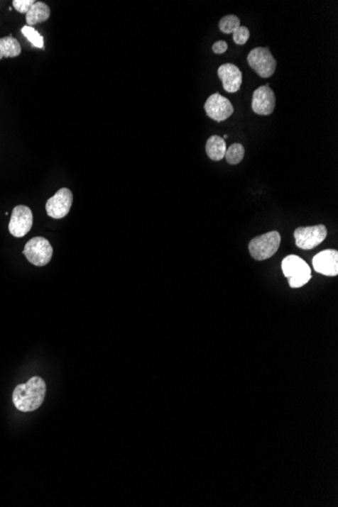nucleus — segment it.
<instances>
[{
	"instance_id": "nucleus-1",
	"label": "nucleus",
	"mask_w": 338,
	"mask_h": 507,
	"mask_svg": "<svg viewBox=\"0 0 338 507\" xmlns=\"http://www.w3.org/2000/svg\"><path fill=\"white\" fill-rule=\"evenodd\" d=\"M46 396V383L40 377H33L26 384L16 386L13 393L14 406L21 412H32L41 407Z\"/></svg>"
},
{
	"instance_id": "nucleus-2",
	"label": "nucleus",
	"mask_w": 338,
	"mask_h": 507,
	"mask_svg": "<svg viewBox=\"0 0 338 507\" xmlns=\"http://www.w3.org/2000/svg\"><path fill=\"white\" fill-rule=\"evenodd\" d=\"M282 269L291 288H301L311 279L310 267L297 255H289L284 258Z\"/></svg>"
},
{
	"instance_id": "nucleus-3",
	"label": "nucleus",
	"mask_w": 338,
	"mask_h": 507,
	"mask_svg": "<svg viewBox=\"0 0 338 507\" xmlns=\"http://www.w3.org/2000/svg\"><path fill=\"white\" fill-rule=\"evenodd\" d=\"M280 245V235L278 231H271L256 237L249 243V252L256 260L263 262L276 255Z\"/></svg>"
},
{
	"instance_id": "nucleus-4",
	"label": "nucleus",
	"mask_w": 338,
	"mask_h": 507,
	"mask_svg": "<svg viewBox=\"0 0 338 507\" xmlns=\"http://www.w3.org/2000/svg\"><path fill=\"white\" fill-rule=\"evenodd\" d=\"M247 62L261 78H268L275 74L277 60L271 55L268 47H256L249 52Z\"/></svg>"
},
{
	"instance_id": "nucleus-5",
	"label": "nucleus",
	"mask_w": 338,
	"mask_h": 507,
	"mask_svg": "<svg viewBox=\"0 0 338 507\" xmlns=\"http://www.w3.org/2000/svg\"><path fill=\"white\" fill-rule=\"evenodd\" d=\"M23 255L36 267H45L51 262L53 247L44 237H34L26 244Z\"/></svg>"
},
{
	"instance_id": "nucleus-6",
	"label": "nucleus",
	"mask_w": 338,
	"mask_h": 507,
	"mask_svg": "<svg viewBox=\"0 0 338 507\" xmlns=\"http://www.w3.org/2000/svg\"><path fill=\"white\" fill-rule=\"evenodd\" d=\"M326 236H327V229L322 224L311 227H299L294 232L296 245L304 250H313L325 240Z\"/></svg>"
},
{
	"instance_id": "nucleus-7",
	"label": "nucleus",
	"mask_w": 338,
	"mask_h": 507,
	"mask_svg": "<svg viewBox=\"0 0 338 507\" xmlns=\"http://www.w3.org/2000/svg\"><path fill=\"white\" fill-rule=\"evenodd\" d=\"M34 223L33 212L28 206L18 205L13 208L9 224V233L16 238L27 235Z\"/></svg>"
},
{
	"instance_id": "nucleus-8",
	"label": "nucleus",
	"mask_w": 338,
	"mask_h": 507,
	"mask_svg": "<svg viewBox=\"0 0 338 507\" xmlns=\"http://www.w3.org/2000/svg\"><path fill=\"white\" fill-rule=\"evenodd\" d=\"M72 203V191L67 188H62L47 201V214L53 219H62L70 212Z\"/></svg>"
},
{
	"instance_id": "nucleus-9",
	"label": "nucleus",
	"mask_w": 338,
	"mask_h": 507,
	"mask_svg": "<svg viewBox=\"0 0 338 507\" xmlns=\"http://www.w3.org/2000/svg\"><path fill=\"white\" fill-rule=\"evenodd\" d=\"M205 111H206L207 116L212 120L216 121V122H223L233 115L234 108L229 99H226L219 92H216L207 99L206 104H205Z\"/></svg>"
},
{
	"instance_id": "nucleus-10",
	"label": "nucleus",
	"mask_w": 338,
	"mask_h": 507,
	"mask_svg": "<svg viewBox=\"0 0 338 507\" xmlns=\"http://www.w3.org/2000/svg\"><path fill=\"white\" fill-rule=\"evenodd\" d=\"M251 108L257 115L268 116L273 113L276 108V96L270 85L259 87L254 92Z\"/></svg>"
},
{
	"instance_id": "nucleus-11",
	"label": "nucleus",
	"mask_w": 338,
	"mask_h": 507,
	"mask_svg": "<svg viewBox=\"0 0 338 507\" xmlns=\"http://www.w3.org/2000/svg\"><path fill=\"white\" fill-rule=\"evenodd\" d=\"M313 267L323 276L335 277L338 274V251L326 250L313 257Z\"/></svg>"
},
{
	"instance_id": "nucleus-12",
	"label": "nucleus",
	"mask_w": 338,
	"mask_h": 507,
	"mask_svg": "<svg viewBox=\"0 0 338 507\" xmlns=\"http://www.w3.org/2000/svg\"><path fill=\"white\" fill-rule=\"evenodd\" d=\"M218 77L223 84V89L230 94L239 91L242 84V72L234 64L226 63L218 68Z\"/></svg>"
},
{
	"instance_id": "nucleus-13",
	"label": "nucleus",
	"mask_w": 338,
	"mask_h": 507,
	"mask_svg": "<svg viewBox=\"0 0 338 507\" xmlns=\"http://www.w3.org/2000/svg\"><path fill=\"white\" fill-rule=\"evenodd\" d=\"M51 16L50 7L45 2L36 1L34 6L26 13V21L28 27H34L38 23H45Z\"/></svg>"
},
{
	"instance_id": "nucleus-14",
	"label": "nucleus",
	"mask_w": 338,
	"mask_h": 507,
	"mask_svg": "<svg viewBox=\"0 0 338 507\" xmlns=\"http://www.w3.org/2000/svg\"><path fill=\"white\" fill-rule=\"evenodd\" d=\"M226 146L225 140L221 138L218 135H213L208 139L206 144V152L210 160L220 161L225 158Z\"/></svg>"
},
{
	"instance_id": "nucleus-15",
	"label": "nucleus",
	"mask_w": 338,
	"mask_h": 507,
	"mask_svg": "<svg viewBox=\"0 0 338 507\" xmlns=\"http://www.w3.org/2000/svg\"><path fill=\"white\" fill-rule=\"evenodd\" d=\"M21 53V44L13 35H7L0 39V60L4 58H16L20 56Z\"/></svg>"
},
{
	"instance_id": "nucleus-16",
	"label": "nucleus",
	"mask_w": 338,
	"mask_h": 507,
	"mask_svg": "<svg viewBox=\"0 0 338 507\" xmlns=\"http://www.w3.org/2000/svg\"><path fill=\"white\" fill-rule=\"evenodd\" d=\"M244 147L242 144L234 143L226 150L225 158L229 165H236L244 160Z\"/></svg>"
},
{
	"instance_id": "nucleus-17",
	"label": "nucleus",
	"mask_w": 338,
	"mask_h": 507,
	"mask_svg": "<svg viewBox=\"0 0 338 507\" xmlns=\"http://www.w3.org/2000/svg\"><path fill=\"white\" fill-rule=\"evenodd\" d=\"M240 27V20L234 14L224 16L219 21V28L224 34H233Z\"/></svg>"
},
{
	"instance_id": "nucleus-18",
	"label": "nucleus",
	"mask_w": 338,
	"mask_h": 507,
	"mask_svg": "<svg viewBox=\"0 0 338 507\" xmlns=\"http://www.w3.org/2000/svg\"><path fill=\"white\" fill-rule=\"evenodd\" d=\"M21 34L25 35L28 40V42H30L33 46H35L36 48H44V39H43L41 34H40L36 28L25 26V27L21 28Z\"/></svg>"
},
{
	"instance_id": "nucleus-19",
	"label": "nucleus",
	"mask_w": 338,
	"mask_h": 507,
	"mask_svg": "<svg viewBox=\"0 0 338 507\" xmlns=\"http://www.w3.org/2000/svg\"><path fill=\"white\" fill-rule=\"evenodd\" d=\"M249 37H251V32H249V28L242 27V26H240V27L233 33V41L237 45H244L245 43L249 41Z\"/></svg>"
},
{
	"instance_id": "nucleus-20",
	"label": "nucleus",
	"mask_w": 338,
	"mask_h": 507,
	"mask_svg": "<svg viewBox=\"0 0 338 507\" xmlns=\"http://www.w3.org/2000/svg\"><path fill=\"white\" fill-rule=\"evenodd\" d=\"M35 2V0H13V6L18 13H27Z\"/></svg>"
},
{
	"instance_id": "nucleus-21",
	"label": "nucleus",
	"mask_w": 338,
	"mask_h": 507,
	"mask_svg": "<svg viewBox=\"0 0 338 507\" xmlns=\"http://www.w3.org/2000/svg\"><path fill=\"white\" fill-rule=\"evenodd\" d=\"M213 52L215 54H223L227 51L228 44L225 41H218L213 45Z\"/></svg>"
},
{
	"instance_id": "nucleus-22",
	"label": "nucleus",
	"mask_w": 338,
	"mask_h": 507,
	"mask_svg": "<svg viewBox=\"0 0 338 507\" xmlns=\"http://www.w3.org/2000/svg\"><path fill=\"white\" fill-rule=\"evenodd\" d=\"M223 139H228V135H224Z\"/></svg>"
}]
</instances>
